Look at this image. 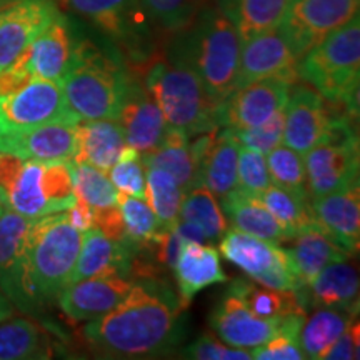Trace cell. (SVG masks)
Segmentation results:
<instances>
[{
    "label": "cell",
    "instance_id": "obj_1",
    "mask_svg": "<svg viewBox=\"0 0 360 360\" xmlns=\"http://www.w3.org/2000/svg\"><path fill=\"white\" fill-rule=\"evenodd\" d=\"M184 305L167 289L134 283L124 302L89 321L85 344L102 357L143 359L167 354L179 342Z\"/></svg>",
    "mask_w": 360,
    "mask_h": 360
},
{
    "label": "cell",
    "instance_id": "obj_2",
    "mask_svg": "<svg viewBox=\"0 0 360 360\" xmlns=\"http://www.w3.org/2000/svg\"><path fill=\"white\" fill-rule=\"evenodd\" d=\"M177 39L169 53L199 75L212 101L224 102L237 87L242 39L220 7L207 6Z\"/></svg>",
    "mask_w": 360,
    "mask_h": 360
},
{
    "label": "cell",
    "instance_id": "obj_3",
    "mask_svg": "<svg viewBox=\"0 0 360 360\" xmlns=\"http://www.w3.org/2000/svg\"><path fill=\"white\" fill-rule=\"evenodd\" d=\"M143 87L159 105L169 127L182 130L187 137L219 127V105L207 94L200 77L169 52L147 62Z\"/></svg>",
    "mask_w": 360,
    "mask_h": 360
},
{
    "label": "cell",
    "instance_id": "obj_4",
    "mask_svg": "<svg viewBox=\"0 0 360 360\" xmlns=\"http://www.w3.org/2000/svg\"><path fill=\"white\" fill-rule=\"evenodd\" d=\"M297 74L332 105L350 115L359 110L360 22L342 25L299 58Z\"/></svg>",
    "mask_w": 360,
    "mask_h": 360
},
{
    "label": "cell",
    "instance_id": "obj_5",
    "mask_svg": "<svg viewBox=\"0 0 360 360\" xmlns=\"http://www.w3.org/2000/svg\"><path fill=\"white\" fill-rule=\"evenodd\" d=\"M130 77L132 74L109 53L90 42H80L60 87L80 120H117Z\"/></svg>",
    "mask_w": 360,
    "mask_h": 360
},
{
    "label": "cell",
    "instance_id": "obj_6",
    "mask_svg": "<svg viewBox=\"0 0 360 360\" xmlns=\"http://www.w3.org/2000/svg\"><path fill=\"white\" fill-rule=\"evenodd\" d=\"M80 245L82 232L69 222L65 212L32 220L27 232V269L34 294L42 305L57 302L69 285Z\"/></svg>",
    "mask_w": 360,
    "mask_h": 360
},
{
    "label": "cell",
    "instance_id": "obj_7",
    "mask_svg": "<svg viewBox=\"0 0 360 360\" xmlns=\"http://www.w3.org/2000/svg\"><path fill=\"white\" fill-rule=\"evenodd\" d=\"M2 195L7 209L27 219L65 212L75 202L70 160L24 159Z\"/></svg>",
    "mask_w": 360,
    "mask_h": 360
},
{
    "label": "cell",
    "instance_id": "obj_8",
    "mask_svg": "<svg viewBox=\"0 0 360 360\" xmlns=\"http://www.w3.org/2000/svg\"><path fill=\"white\" fill-rule=\"evenodd\" d=\"M350 117L340 112L327 137L304 155L310 199L359 182V141Z\"/></svg>",
    "mask_w": 360,
    "mask_h": 360
},
{
    "label": "cell",
    "instance_id": "obj_9",
    "mask_svg": "<svg viewBox=\"0 0 360 360\" xmlns=\"http://www.w3.org/2000/svg\"><path fill=\"white\" fill-rule=\"evenodd\" d=\"M219 247L229 262L237 265L260 285L295 294L304 289L292 269L289 255L281 245L232 227L225 231Z\"/></svg>",
    "mask_w": 360,
    "mask_h": 360
},
{
    "label": "cell",
    "instance_id": "obj_10",
    "mask_svg": "<svg viewBox=\"0 0 360 360\" xmlns=\"http://www.w3.org/2000/svg\"><path fill=\"white\" fill-rule=\"evenodd\" d=\"M52 122H80L65 101L60 82L34 77L15 92L0 97V132Z\"/></svg>",
    "mask_w": 360,
    "mask_h": 360
},
{
    "label": "cell",
    "instance_id": "obj_11",
    "mask_svg": "<svg viewBox=\"0 0 360 360\" xmlns=\"http://www.w3.org/2000/svg\"><path fill=\"white\" fill-rule=\"evenodd\" d=\"M32 220L11 209L0 215V290L13 307L39 317L44 305L34 294L27 269V232Z\"/></svg>",
    "mask_w": 360,
    "mask_h": 360
},
{
    "label": "cell",
    "instance_id": "obj_12",
    "mask_svg": "<svg viewBox=\"0 0 360 360\" xmlns=\"http://www.w3.org/2000/svg\"><path fill=\"white\" fill-rule=\"evenodd\" d=\"M359 7L360 0H290L278 29L300 58L359 15Z\"/></svg>",
    "mask_w": 360,
    "mask_h": 360
},
{
    "label": "cell",
    "instance_id": "obj_13",
    "mask_svg": "<svg viewBox=\"0 0 360 360\" xmlns=\"http://www.w3.org/2000/svg\"><path fill=\"white\" fill-rule=\"evenodd\" d=\"M340 112L345 110L328 103L309 84H292L283 107V146L305 155L327 137Z\"/></svg>",
    "mask_w": 360,
    "mask_h": 360
},
{
    "label": "cell",
    "instance_id": "obj_14",
    "mask_svg": "<svg viewBox=\"0 0 360 360\" xmlns=\"http://www.w3.org/2000/svg\"><path fill=\"white\" fill-rule=\"evenodd\" d=\"M305 315L264 319L250 312L236 294L227 290L210 315V328L224 344L231 347L252 350L267 342L278 332L289 327Z\"/></svg>",
    "mask_w": 360,
    "mask_h": 360
},
{
    "label": "cell",
    "instance_id": "obj_15",
    "mask_svg": "<svg viewBox=\"0 0 360 360\" xmlns=\"http://www.w3.org/2000/svg\"><path fill=\"white\" fill-rule=\"evenodd\" d=\"M290 85L282 79H260L238 85L231 96L219 103V127L242 130L264 124L285 107Z\"/></svg>",
    "mask_w": 360,
    "mask_h": 360
},
{
    "label": "cell",
    "instance_id": "obj_16",
    "mask_svg": "<svg viewBox=\"0 0 360 360\" xmlns=\"http://www.w3.org/2000/svg\"><path fill=\"white\" fill-rule=\"evenodd\" d=\"M299 57L282 30H265L242 42L237 87L260 79H282L289 84L299 82ZM236 87V89H237Z\"/></svg>",
    "mask_w": 360,
    "mask_h": 360
},
{
    "label": "cell",
    "instance_id": "obj_17",
    "mask_svg": "<svg viewBox=\"0 0 360 360\" xmlns=\"http://www.w3.org/2000/svg\"><path fill=\"white\" fill-rule=\"evenodd\" d=\"M58 13L57 0H12L0 8V70L15 62Z\"/></svg>",
    "mask_w": 360,
    "mask_h": 360
},
{
    "label": "cell",
    "instance_id": "obj_18",
    "mask_svg": "<svg viewBox=\"0 0 360 360\" xmlns=\"http://www.w3.org/2000/svg\"><path fill=\"white\" fill-rule=\"evenodd\" d=\"M238 148L240 143L236 134L227 127L199 134L191 143V150L199 165L200 184L217 199L237 188Z\"/></svg>",
    "mask_w": 360,
    "mask_h": 360
},
{
    "label": "cell",
    "instance_id": "obj_19",
    "mask_svg": "<svg viewBox=\"0 0 360 360\" xmlns=\"http://www.w3.org/2000/svg\"><path fill=\"white\" fill-rule=\"evenodd\" d=\"M134 282L125 276H97L70 283L58 295L57 304L74 322H89L109 314L132 289Z\"/></svg>",
    "mask_w": 360,
    "mask_h": 360
},
{
    "label": "cell",
    "instance_id": "obj_20",
    "mask_svg": "<svg viewBox=\"0 0 360 360\" xmlns=\"http://www.w3.org/2000/svg\"><path fill=\"white\" fill-rule=\"evenodd\" d=\"M117 120L124 130L127 146L142 157L152 154L160 146L169 129L159 105L134 75L129 80Z\"/></svg>",
    "mask_w": 360,
    "mask_h": 360
},
{
    "label": "cell",
    "instance_id": "obj_21",
    "mask_svg": "<svg viewBox=\"0 0 360 360\" xmlns=\"http://www.w3.org/2000/svg\"><path fill=\"white\" fill-rule=\"evenodd\" d=\"M62 4L122 45H134L150 25L141 0H62Z\"/></svg>",
    "mask_w": 360,
    "mask_h": 360
},
{
    "label": "cell",
    "instance_id": "obj_22",
    "mask_svg": "<svg viewBox=\"0 0 360 360\" xmlns=\"http://www.w3.org/2000/svg\"><path fill=\"white\" fill-rule=\"evenodd\" d=\"M0 152L22 159L74 160L77 154V124L52 122L0 132Z\"/></svg>",
    "mask_w": 360,
    "mask_h": 360
},
{
    "label": "cell",
    "instance_id": "obj_23",
    "mask_svg": "<svg viewBox=\"0 0 360 360\" xmlns=\"http://www.w3.org/2000/svg\"><path fill=\"white\" fill-rule=\"evenodd\" d=\"M310 210L315 222L326 229L337 244L350 254L359 250L360 242V191L359 182L326 195L312 197Z\"/></svg>",
    "mask_w": 360,
    "mask_h": 360
},
{
    "label": "cell",
    "instance_id": "obj_24",
    "mask_svg": "<svg viewBox=\"0 0 360 360\" xmlns=\"http://www.w3.org/2000/svg\"><path fill=\"white\" fill-rule=\"evenodd\" d=\"M74 51L75 42L69 22L62 13H58L20 53V58L32 77L60 82L69 70Z\"/></svg>",
    "mask_w": 360,
    "mask_h": 360
},
{
    "label": "cell",
    "instance_id": "obj_25",
    "mask_svg": "<svg viewBox=\"0 0 360 360\" xmlns=\"http://www.w3.org/2000/svg\"><path fill=\"white\" fill-rule=\"evenodd\" d=\"M305 307L312 305L347 310L357 314L359 309V272L349 260L328 264L300 290Z\"/></svg>",
    "mask_w": 360,
    "mask_h": 360
},
{
    "label": "cell",
    "instance_id": "obj_26",
    "mask_svg": "<svg viewBox=\"0 0 360 360\" xmlns=\"http://www.w3.org/2000/svg\"><path fill=\"white\" fill-rule=\"evenodd\" d=\"M179 300L184 307L207 287L227 281L219 250L200 242H184L174 264Z\"/></svg>",
    "mask_w": 360,
    "mask_h": 360
},
{
    "label": "cell",
    "instance_id": "obj_27",
    "mask_svg": "<svg viewBox=\"0 0 360 360\" xmlns=\"http://www.w3.org/2000/svg\"><path fill=\"white\" fill-rule=\"evenodd\" d=\"M290 240L292 245L285 252L302 287L307 285L326 265L352 259V254L337 244L317 222L300 231Z\"/></svg>",
    "mask_w": 360,
    "mask_h": 360
},
{
    "label": "cell",
    "instance_id": "obj_28",
    "mask_svg": "<svg viewBox=\"0 0 360 360\" xmlns=\"http://www.w3.org/2000/svg\"><path fill=\"white\" fill-rule=\"evenodd\" d=\"M134 260L125 242L112 240L92 227L82 233V245L75 267L72 270L70 283L97 276H125L132 269Z\"/></svg>",
    "mask_w": 360,
    "mask_h": 360
},
{
    "label": "cell",
    "instance_id": "obj_29",
    "mask_svg": "<svg viewBox=\"0 0 360 360\" xmlns=\"http://www.w3.org/2000/svg\"><path fill=\"white\" fill-rule=\"evenodd\" d=\"M125 147L127 141L119 120H80L77 124L75 162H84L103 172H109Z\"/></svg>",
    "mask_w": 360,
    "mask_h": 360
},
{
    "label": "cell",
    "instance_id": "obj_30",
    "mask_svg": "<svg viewBox=\"0 0 360 360\" xmlns=\"http://www.w3.org/2000/svg\"><path fill=\"white\" fill-rule=\"evenodd\" d=\"M222 210L225 219L237 231L250 233V236L264 238L272 244L281 245L289 242L290 236L281 227L255 195H249L240 191H232L222 197Z\"/></svg>",
    "mask_w": 360,
    "mask_h": 360
},
{
    "label": "cell",
    "instance_id": "obj_31",
    "mask_svg": "<svg viewBox=\"0 0 360 360\" xmlns=\"http://www.w3.org/2000/svg\"><path fill=\"white\" fill-rule=\"evenodd\" d=\"M53 357V340L42 326L25 317L0 322V360H42Z\"/></svg>",
    "mask_w": 360,
    "mask_h": 360
},
{
    "label": "cell",
    "instance_id": "obj_32",
    "mask_svg": "<svg viewBox=\"0 0 360 360\" xmlns=\"http://www.w3.org/2000/svg\"><path fill=\"white\" fill-rule=\"evenodd\" d=\"M142 159L146 167H159L169 172L184 192L200 184L199 165L191 150L188 137L182 130L169 127L160 146Z\"/></svg>",
    "mask_w": 360,
    "mask_h": 360
},
{
    "label": "cell",
    "instance_id": "obj_33",
    "mask_svg": "<svg viewBox=\"0 0 360 360\" xmlns=\"http://www.w3.org/2000/svg\"><path fill=\"white\" fill-rule=\"evenodd\" d=\"M289 4L290 0H217L220 11L236 25L242 42L281 25Z\"/></svg>",
    "mask_w": 360,
    "mask_h": 360
},
{
    "label": "cell",
    "instance_id": "obj_34",
    "mask_svg": "<svg viewBox=\"0 0 360 360\" xmlns=\"http://www.w3.org/2000/svg\"><path fill=\"white\" fill-rule=\"evenodd\" d=\"M355 314L347 310L317 307L300 326L299 340L305 359H323L330 345L354 322Z\"/></svg>",
    "mask_w": 360,
    "mask_h": 360
},
{
    "label": "cell",
    "instance_id": "obj_35",
    "mask_svg": "<svg viewBox=\"0 0 360 360\" xmlns=\"http://www.w3.org/2000/svg\"><path fill=\"white\" fill-rule=\"evenodd\" d=\"M227 290L236 294L249 307L250 312L259 317L272 319L305 315V305L295 292L270 289L257 282H247L244 278L233 281Z\"/></svg>",
    "mask_w": 360,
    "mask_h": 360
},
{
    "label": "cell",
    "instance_id": "obj_36",
    "mask_svg": "<svg viewBox=\"0 0 360 360\" xmlns=\"http://www.w3.org/2000/svg\"><path fill=\"white\" fill-rule=\"evenodd\" d=\"M179 220L200 229L207 242L219 240L227 231V219L222 207L204 184H197L186 192L179 210Z\"/></svg>",
    "mask_w": 360,
    "mask_h": 360
},
{
    "label": "cell",
    "instance_id": "obj_37",
    "mask_svg": "<svg viewBox=\"0 0 360 360\" xmlns=\"http://www.w3.org/2000/svg\"><path fill=\"white\" fill-rule=\"evenodd\" d=\"M255 197L262 202V205L274 215V219L281 224V227L289 233L290 238L307 229L309 225L315 224L309 199L294 195L272 184Z\"/></svg>",
    "mask_w": 360,
    "mask_h": 360
},
{
    "label": "cell",
    "instance_id": "obj_38",
    "mask_svg": "<svg viewBox=\"0 0 360 360\" xmlns=\"http://www.w3.org/2000/svg\"><path fill=\"white\" fill-rule=\"evenodd\" d=\"M186 192L164 169L146 167V200L154 210L162 227L179 222V210Z\"/></svg>",
    "mask_w": 360,
    "mask_h": 360
},
{
    "label": "cell",
    "instance_id": "obj_39",
    "mask_svg": "<svg viewBox=\"0 0 360 360\" xmlns=\"http://www.w3.org/2000/svg\"><path fill=\"white\" fill-rule=\"evenodd\" d=\"M265 160L272 186L310 200L302 154L281 143L265 155Z\"/></svg>",
    "mask_w": 360,
    "mask_h": 360
},
{
    "label": "cell",
    "instance_id": "obj_40",
    "mask_svg": "<svg viewBox=\"0 0 360 360\" xmlns=\"http://www.w3.org/2000/svg\"><path fill=\"white\" fill-rule=\"evenodd\" d=\"M210 0H141L142 11L154 29L177 34L199 15Z\"/></svg>",
    "mask_w": 360,
    "mask_h": 360
},
{
    "label": "cell",
    "instance_id": "obj_41",
    "mask_svg": "<svg viewBox=\"0 0 360 360\" xmlns=\"http://www.w3.org/2000/svg\"><path fill=\"white\" fill-rule=\"evenodd\" d=\"M70 169L75 199L85 202L92 209L117 205L119 192L110 182L107 172L75 160H70Z\"/></svg>",
    "mask_w": 360,
    "mask_h": 360
},
{
    "label": "cell",
    "instance_id": "obj_42",
    "mask_svg": "<svg viewBox=\"0 0 360 360\" xmlns=\"http://www.w3.org/2000/svg\"><path fill=\"white\" fill-rule=\"evenodd\" d=\"M117 205H119L120 212H122L125 237L135 242L137 245L148 244L162 229L159 219H157V215L150 209V205L147 204L146 199L119 193Z\"/></svg>",
    "mask_w": 360,
    "mask_h": 360
},
{
    "label": "cell",
    "instance_id": "obj_43",
    "mask_svg": "<svg viewBox=\"0 0 360 360\" xmlns=\"http://www.w3.org/2000/svg\"><path fill=\"white\" fill-rule=\"evenodd\" d=\"M109 179L119 193L146 199V164L135 148L127 146L109 169Z\"/></svg>",
    "mask_w": 360,
    "mask_h": 360
},
{
    "label": "cell",
    "instance_id": "obj_44",
    "mask_svg": "<svg viewBox=\"0 0 360 360\" xmlns=\"http://www.w3.org/2000/svg\"><path fill=\"white\" fill-rule=\"evenodd\" d=\"M269 186L270 177L265 155L240 146L237 164V191L249 193V195H259Z\"/></svg>",
    "mask_w": 360,
    "mask_h": 360
},
{
    "label": "cell",
    "instance_id": "obj_45",
    "mask_svg": "<svg viewBox=\"0 0 360 360\" xmlns=\"http://www.w3.org/2000/svg\"><path fill=\"white\" fill-rule=\"evenodd\" d=\"M304 319L290 323L283 330L278 332L274 337L265 342V344L259 345V347L252 349L250 355L252 359L257 360H304V350L300 347L299 332L300 326H302Z\"/></svg>",
    "mask_w": 360,
    "mask_h": 360
},
{
    "label": "cell",
    "instance_id": "obj_46",
    "mask_svg": "<svg viewBox=\"0 0 360 360\" xmlns=\"http://www.w3.org/2000/svg\"><path fill=\"white\" fill-rule=\"evenodd\" d=\"M233 134H236L240 146H245L252 148V150L267 155L272 148L282 143L283 109L276 112L269 120H265L264 124L257 125V127L233 130Z\"/></svg>",
    "mask_w": 360,
    "mask_h": 360
},
{
    "label": "cell",
    "instance_id": "obj_47",
    "mask_svg": "<svg viewBox=\"0 0 360 360\" xmlns=\"http://www.w3.org/2000/svg\"><path fill=\"white\" fill-rule=\"evenodd\" d=\"M184 357L197 360H250V350L231 347L217 335L204 334L184 350Z\"/></svg>",
    "mask_w": 360,
    "mask_h": 360
},
{
    "label": "cell",
    "instance_id": "obj_48",
    "mask_svg": "<svg viewBox=\"0 0 360 360\" xmlns=\"http://www.w3.org/2000/svg\"><path fill=\"white\" fill-rule=\"evenodd\" d=\"M94 227L98 229L103 236L112 238V240H127L122 212H120L119 205L97 207V209H94Z\"/></svg>",
    "mask_w": 360,
    "mask_h": 360
},
{
    "label": "cell",
    "instance_id": "obj_49",
    "mask_svg": "<svg viewBox=\"0 0 360 360\" xmlns=\"http://www.w3.org/2000/svg\"><path fill=\"white\" fill-rule=\"evenodd\" d=\"M360 347V328L359 322L355 321L342 332L339 339L330 345L323 359L328 360H352L359 359Z\"/></svg>",
    "mask_w": 360,
    "mask_h": 360
},
{
    "label": "cell",
    "instance_id": "obj_50",
    "mask_svg": "<svg viewBox=\"0 0 360 360\" xmlns=\"http://www.w3.org/2000/svg\"><path fill=\"white\" fill-rule=\"evenodd\" d=\"M69 222L77 229L79 232H87L94 227V209L82 200L75 199L74 205L69 210H65Z\"/></svg>",
    "mask_w": 360,
    "mask_h": 360
},
{
    "label": "cell",
    "instance_id": "obj_51",
    "mask_svg": "<svg viewBox=\"0 0 360 360\" xmlns=\"http://www.w3.org/2000/svg\"><path fill=\"white\" fill-rule=\"evenodd\" d=\"M13 312H15L13 304L7 299V295L0 290V322L6 321V319H8V317H12Z\"/></svg>",
    "mask_w": 360,
    "mask_h": 360
},
{
    "label": "cell",
    "instance_id": "obj_52",
    "mask_svg": "<svg viewBox=\"0 0 360 360\" xmlns=\"http://www.w3.org/2000/svg\"><path fill=\"white\" fill-rule=\"evenodd\" d=\"M7 210V204H6V199H4L2 192H0V215H2L4 212Z\"/></svg>",
    "mask_w": 360,
    "mask_h": 360
}]
</instances>
